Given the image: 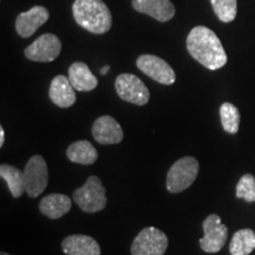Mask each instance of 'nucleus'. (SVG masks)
Returning a JSON list of instances; mask_svg holds the SVG:
<instances>
[{
    "label": "nucleus",
    "mask_w": 255,
    "mask_h": 255,
    "mask_svg": "<svg viewBox=\"0 0 255 255\" xmlns=\"http://www.w3.org/2000/svg\"><path fill=\"white\" fill-rule=\"evenodd\" d=\"M50 13L44 6H33L26 12H21L15 19V31L20 37L30 38L38 28L49 20Z\"/></svg>",
    "instance_id": "11"
},
{
    "label": "nucleus",
    "mask_w": 255,
    "mask_h": 255,
    "mask_svg": "<svg viewBox=\"0 0 255 255\" xmlns=\"http://www.w3.org/2000/svg\"><path fill=\"white\" fill-rule=\"evenodd\" d=\"M168 238L155 227H146L138 233L131 245L132 255H164Z\"/></svg>",
    "instance_id": "6"
},
{
    "label": "nucleus",
    "mask_w": 255,
    "mask_h": 255,
    "mask_svg": "<svg viewBox=\"0 0 255 255\" xmlns=\"http://www.w3.org/2000/svg\"><path fill=\"white\" fill-rule=\"evenodd\" d=\"M237 197L247 202H255V177L252 174H245L237 184Z\"/></svg>",
    "instance_id": "23"
},
{
    "label": "nucleus",
    "mask_w": 255,
    "mask_h": 255,
    "mask_svg": "<svg viewBox=\"0 0 255 255\" xmlns=\"http://www.w3.org/2000/svg\"><path fill=\"white\" fill-rule=\"evenodd\" d=\"M66 156L73 163L90 165L97 161L98 152L89 141H77L70 144Z\"/></svg>",
    "instance_id": "18"
},
{
    "label": "nucleus",
    "mask_w": 255,
    "mask_h": 255,
    "mask_svg": "<svg viewBox=\"0 0 255 255\" xmlns=\"http://www.w3.org/2000/svg\"><path fill=\"white\" fill-rule=\"evenodd\" d=\"M136 65L144 75L159 84L171 85L176 81V75L164 59L154 55H142L136 60Z\"/></svg>",
    "instance_id": "10"
},
{
    "label": "nucleus",
    "mask_w": 255,
    "mask_h": 255,
    "mask_svg": "<svg viewBox=\"0 0 255 255\" xmlns=\"http://www.w3.org/2000/svg\"><path fill=\"white\" fill-rule=\"evenodd\" d=\"M0 176L2 180L7 183V187L11 191L12 196L20 197L25 191V181H24V173L19 170L18 168L13 165L2 163L0 165Z\"/></svg>",
    "instance_id": "19"
},
{
    "label": "nucleus",
    "mask_w": 255,
    "mask_h": 255,
    "mask_svg": "<svg viewBox=\"0 0 255 255\" xmlns=\"http://www.w3.org/2000/svg\"><path fill=\"white\" fill-rule=\"evenodd\" d=\"M69 79L75 90L88 92L97 88L98 79L83 62H75L69 68Z\"/></svg>",
    "instance_id": "17"
},
{
    "label": "nucleus",
    "mask_w": 255,
    "mask_h": 255,
    "mask_svg": "<svg viewBox=\"0 0 255 255\" xmlns=\"http://www.w3.org/2000/svg\"><path fill=\"white\" fill-rule=\"evenodd\" d=\"M214 13L223 23H231L237 18V0H210Z\"/></svg>",
    "instance_id": "22"
},
{
    "label": "nucleus",
    "mask_w": 255,
    "mask_h": 255,
    "mask_svg": "<svg viewBox=\"0 0 255 255\" xmlns=\"http://www.w3.org/2000/svg\"><path fill=\"white\" fill-rule=\"evenodd\" d=\"M203 235L200 246L206 253H218L225 246L228 238V228L221 222L219 215L210 214L202 223Z\"/></svg>",
    "instance_id": "8"
},
{
    "label": "nucleus",
    "mask_w": 255,
    "mask_h": 255,
    "mask_svg": "<svg viewBox=\"0 0 255 255\" xmlns=\"http://www.w3.org/2000/svg\"><path fill=\"white\" fill-rule=\"evenodd\" d=\"M73 201L85 213H96L103 210L107 207V189L101 178L90 176L85 184L73 193Z\"/></svg>",
    "instance_id": "3"
},
{
    "label": "nucleus",
    "mask_w": 255,
    "mask_h": 255,
    "mask_svg": "<svg viewBox=\"0 0 255 255\" xmlns=\"http://www.w3.org/2000/svg\"><path fill=\"white\" fill-rule=\"evenodd\" d=\"M131 4L137 12L150 15L161 23L171 20L176 13L170 0H132Z\"/></svg>",
    "instance_id": "13"
},
{
    "label": "nucleus",
    "mask_w": 255,
    "mask_h": 255,
    "mask_svg": "<svg viewBox=\"0 0 255 255\" xmlns=\"http://www.w3.org/2000/svg\"><path fill=\"white\" fill-rule=\"evenodd\" d=\"M49 97L53 104L59 108H70L75 104L76 94L71 82L63 75L52 79L49 90Z\"/></svg>",
    "instance_id": "14"
},
{
    "label": "nucleus",
    "mask_w": 255,
    "mask_h": 255,
    "mask_svg": "<svg viewBox=\"0 0 255 255\" xmlns=\"http://www.w3.org/2000/svg\"><path fill=\"white\" fill-rule=\"evenodd\" d=\"M255 250V233L252 229H240L233 235L229 252L232 255H250Z\"/></svg>",
    "instance_id": "20"
},
{
    "label": "nucleus",
    "mask_w": 255,
    "mask_h": 255,
    "mask_svg": "<svg viewBox=\"0 0 255 255\" xmlns=\"http://www.w3.org/2000/svg\"><path fill=\"white\" fill-rule=\"evenodd\" d=\"M72 201L64 194L53 193L44 196L39 203V210L49 219L57 220L71 210Z\"/></svg>",
    "instance_id": "16"
},
{
    "label": "nucleus",
    "mask_w": 255,
    "mask_h": 255,
    "mask_svg": "<svg viewBox=\"0 0 255 255\" xmlns=\"http://www.w3.org/2000/svg\"><path fill=\"white\" fill-rule=\"evenodd\" d=\"M109 70H110V66L109 65H105V66H103V68L101 69V73H102V75H107Z\"/></svg>",
    "instance_id": "25"
},
{
    "label": "nucleus",
    "mask_w": 255,
    "mask_h": 255,
    "mask_svg": "<svg viewBox=\"0 0 255 255\" xmlns=\"http://www.w3.org/2000/svg\"><path fill=\"white\" fill-rule=\"evenodd\" d=\"M62 250L66 255H101V247L94 238L75 234L66 237L62 242Z\"/></svg>",
    "instance_id": "15"
},
{
    "label": "nucleus",
    "mask_w": 255,
    "mask_h": 255,
    "mask_svg": "<svg viewBox=\"0 0 255 255\" xmlns=\"http://www.w3.org/2000/svg\"><path fill=\"white\" fill-rule=\"evenodd\" d=\"M200 164L195 157L184 156L171 165L167 175V189L173 194L188 189L199 174Z\"/></svg>",
    "instance_id": "4"
},
{
    "label": "nucleus",
    "mask_w": 255,
    "mask_h": 255,
    "mask_svg": "<svg viewBox=\"0 0 255 255\" xmlns=\"http://www.w3.org/2000/svg\"><path fill=\"white\" fill-rule=\"evenodd\" d=\"M72 13L79 26L95 34L105 33L113 25V15L103 0H75Z\"/></svg>",
    "instance_id": "2"
},
{
    "label": "nucleus",
    "mask_w": 255,
    "mask_h": 255,
    "mask_svg": "<svg viewBox=\"0 0 255 255\" xmlns=\"http://www.w3.org/2000/svg\"><path fill=\"white\" fill-rule=\"evenodd\" d=\"M25 193L34 199L39 196L49 183V170L43 156L34 155L28 159L24 169Z\"/></svg>",
    "instance_id": "5"
},
{
    "label": "nucleus",
    "mask_w": 255,
    "mask_h": 255,
    "mask_svg": "<svg viewBox=\"0 0 255 255\" xmlns=\"http://www.w3.org/2000/svg\"><path fill=\"white\" fill-rule=\"evenodd\" d=\"M115 88L121 100L136 105H145L150 100L148 88L137 76L122 73L116 78Z\"/></svg>",
    "instance_id": "7"
},
{
    "label": "nucleus",
    "mask_w": 255,
    "mask_h": 255,
    "mask_svg": "<svg viewBox=\"0 0 255 255\" xmlns=\"http://www.w3.org/2000/svg\"><path fill=\"white\" fill-rule=\"evenodd\" d=\"M0 255H9V254H7V253H5V252H1V253H0Z\"/></svg>",
    "instance_id": "26"
},
{
    "label": "nucleus",
    "mask_w": 255,
    "mask_h": 255,
    "mask_svg": "<svg viewBox=\"0 0 255 255\" xmlns=\"http://www.w3.org/2000/svg\"><path fill=\"white\" fill-rule=\"evenodd\" d=\"M5 142V131H4V128H0V146H2Z\"/></svg>",
    "instance_id": "24"
},
{
    "label": "nucleus",
    "mask_w": 255,
    "mask_h": 255,
    "mask_svg": "<svg viewBox=\"0 0 255 255\" xmlns=\"http://www.w3.org/2000/svg\"><path fill=\"white\" fill-rule=\"evenodd\" d=\"M92 136L100 144H119L123 141V130L121 124L111 116H101L92 124Z\"/></svg>",
    "instance_id": "12"
},
{
    "label": "nucleus",
    "mask_w": 255,
    "mask_h": 255,
    "mask_svg": "<svg viewBox=\"0 0 255 255\" xmlns=\"http://www.w3.org/2000/svg\"><path fill=\"white\" fill-rule=\"evenodd\" d=\"M62 51V43L56 34L45 33L37 38L30 46L25 49L24 53L32 62L49 63L53 62Z\"/></svg>",
    "instance_id": "9"
},
{
    "label": "nucleus",
    "mask_w": 255,
    "mask_h": 255,
    "mask_svg": "<svg viewBox=\"0 0 255 255\" xmlns=\"http://www.w3.org/2000/svg\"><path fill=\"white\" fill-rule=\"evenodd\" d=\"M222 128L228 133H237L240 127V111L232 103H223L220 108Z\"/></svg>",
    "instance_id": "21"
},
{
    "label": "nucleus",
    "mask_w": 255,
    "mask_h": 255,
    "mask_svg": "<svg viewBox=\"0 0 255 255\" xmlns=\"http://www.w3.org/2000/svg\"><path fill=\"white\" fill-rule=\"evenodd\" d=\"M187 50L196 62L208 70H219L227 64V53L214 31L196 26L187 37Z\"/></svg>",
    "instance_id": "1"
}]
</instances>
